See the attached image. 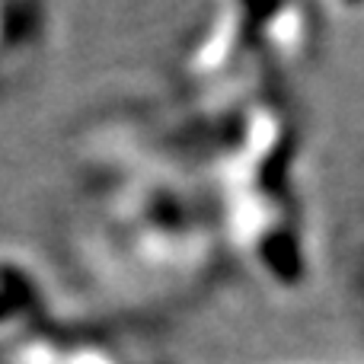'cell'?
Instances as JSON below:
<instances>
[{"instance_id": "7a4b0ae2", "label": "cell", "mask_w": 364, "mask_h": 364, "mask_svg": "<svg viewBox=\"0 0 364 364\" xmlns=\"http://www.w3.org/2000/svg\"><path fill=\"white\" fill-rule=\"evenodd\" d=\"M262 36L272 42L275 55L282 58H304L310 48V36H314V23H310V10L304 6H284V10H262Z\"/></svg>"}, {"instance_id": "6da1fadb", "label": "cell", "mask_w": 364, "mask_h": 364, "mask_svg": "<svg viewBox=\"0 0 364 364\" xmlns=\"http://www.w3.org/2000/svg\"><path fill=\"white\" fill-rule=\"evenodd\" d=\"M252 16H256V10H250V6H233V10L220 13V19L208 29V36L188 58V74L195 80H205V77L224 70L227 61H233L237 51L243 48V36Z\"/></svg>"}]
</instances>
